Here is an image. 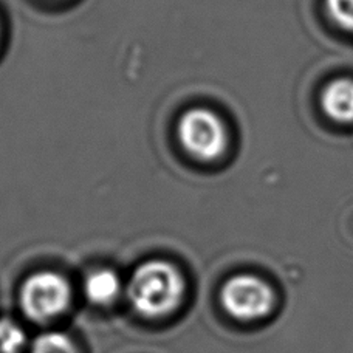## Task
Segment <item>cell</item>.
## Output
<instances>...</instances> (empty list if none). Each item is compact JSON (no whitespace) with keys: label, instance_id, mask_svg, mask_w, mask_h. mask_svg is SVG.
I'll list each match as a JSON object with an SVG mask.
<instances>
[{"label":"cell","instance_id":"7a4b0ae2","mask_svg":"<svg viewBox=\"0 0 353 353\" xmlns=\"http://www.w3.org/2000/svg\"><path fill=\"white\" fill-rule=\"evenodd\" d=\"M176 137L185 152L195 160L214 161L228 148V130L223 119L208 107H192L181 113Z\"/></svg>","mask_w":353,"mask_h":353},{"label":"cell","instance_id":"6da1fadb","mask_svg":"<svg viewBox=\"0 0 353 353\" xmlns=\"http://www.w3.org/2000/svg\"><path fill=\"white\" fill-rule=\"evenodd\" d=\"M185 281L174 265L165 261L141 263L130 276L128 296L135 310L146 318H161L180 305Z\"/></svg>","mask_w":353,"mask_h":353},{"label":"cell","instance_id":"3957f363","mask_svg":"<svg viewBox=\"0 0 353 353\" xmlns=\"http://www.w3.org/2000/svg\"><path fill=\"white\" fill-rule=\"evenodd\" d=\"M220 302L230 316L239 321H257L273 312L276 294L261 277L237 274L223 283Z\"/></svg>","mask_w":353,"mask_h":353},{"label":"cell","instance_id":"277c9868","mask_svg":"<svg viewBox=\"0 0 353 353\" xmlns=\"http://www.w3.org/2000/svg\"><path fill=\"white\" fill-rule=\"evenodd\" d=\"M21 307L36 323H46L67 310L72 299L68 282L53 271L31 274L21 288Z\"/></svg>","mask_w":353,"mask_h":353},{"label":"cell","instance_id":"9c48e42d","mask_svg":"<svg viewBox=\"0 0 353 353\" xmlns=\"http://www.w3.org/2000/svg\"><path fill=\"white\" fill-rule=\"evenodd\" d=\"M327 11L339 27L353 31V0H325Z\"/></svg>","mask_w":353,"mask_h":353},{"label":"cell","instance_id":"5b68a950","mask_svg":"<svg viewBox=\"0 0 353 353\" xmlns=\"http://www.w3.org/2000/svg\"><path fill=\"white\" fill-rule=\"evenodd\" d=\"M325 115L336 123H353V81L336 79L325 87L321 97Z\"/></svg>","mask_w":353,"mask_h":353},{"label":"cell","instance_id":"8992f818","mask_svg":"<svg viewBox=\"0 0 353 353\" xmlns=\"http://www.w3.org/2000/svg\"><path fill=\"white\" fill-rule=\"evenodd\" d=\"M84 293L93 304H112L121 293V281L112 270H97L85 277Z\"/></svg>","mask_w":353,"mask_h":353},{"label":"cell","instance_id":"ba28073f","mask_svg":"<svg viewBox=\"0 0 353 353\" xmlns=\"http://www.w3.org/2000/svg\"><path fill=\"white\" fill-rule=\"evenodd\" d=\"M27 336L21 325L8 318L0 319V353H21Z\"/></svg>","mask_w":353,"mask_h":353},{"label":"cell","instance_id":"52a82bcc","mask_svg":"<svg viewBox=\"0 0 353 353\" xmlns=\"http://www.w3.org/2000/svg\"><path fill=\"white\" fill-rule=\"evenodd\" d=\"M30 353H78V350L64 333L48 332L34 339Z\"/></svg>","mask_w":353,"mask_h":353}]
</instances>
